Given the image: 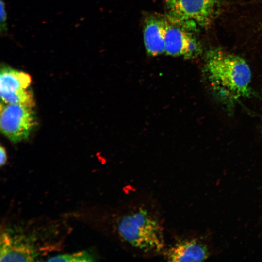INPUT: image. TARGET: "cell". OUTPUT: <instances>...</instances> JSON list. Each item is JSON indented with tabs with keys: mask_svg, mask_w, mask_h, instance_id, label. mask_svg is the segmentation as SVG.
Instances as JSON below:
<instances>
[{
	"mask_svg": "<svg viewBox=\"0 0 262 262\" xmlns=\"http://www.w3.org/2000/svg\"><path fill=\"white\" fill-rule=\"evenodd\" d=\"M113 220L116 239L132 253L144 257L162 254L165 246L163 219L152 200L131 199L117 208Z\"/></svg>",
	"mask_w": 262,
	"mask_h": 262,
	"instance_id": "cell-1",
	"label": "cell"
},
{
	"mask_svg": "<svg viewBox=\"0 0 262 262\" xmlns=\"http://www.w3.org/2000/svg\"><path fill=\"white\" fill-rule=\"evenodd\" d=\"M204 70L214 95L227 108L251 94V71L241 57L221 48L209 50Z\"/></svg>",
	"mask_w": 262,
	"mask_h": 262,
	"instance_id": "cell-2",
	"label": "cell"
},
{
	"mask_svg": "<svg viewBox=\"0 0 262 262\" xmlns=\"http://www.w3.org/2000/svg\"><path fill=\"white\" fill-rule=\"evenodd\" d=\"M224 0H166L170 20L189 30L210 26Z\"/></svg>",
	"mask_w": 262,
	"mask_h": 262,
	"instance_id": "cell-3",
	"label": "cell"
},
{
	"mask_svg": "<svg viewBox=\"0 0 262 262\" xmlns=\"http://www.w3.org/2000/svg\"><path fill=\"white\" fill-rule=\"evenodd\" d=\"M33 106L0 103L1 132L17 143L27 139L36 124Z\"/></svg>",
	"mask_w": 262,
	"mask_h": 262,
	"instance_id": "cell-4",
	"label": "cell"
},
{
	"mask_svg": "<svg viewBox=\"0 0 262 262\" xmlns=\"http://www.w3.org/2000/svg\"><path fill=\"white\" fill-rule=\"evenodd\" d=\"M31 77L27 73L9 67L0 69V93L3 104H22L34 106L31 89Z\"/></svg>",
	"mask_w": 262,
	"mask_h": 262,
	"instance_id": "cell-5",
	"label": "cell"
},
{
	"mask_svg": "<svg viewBox=\"0 0 262 262\" xmlns=\"http://www.w3.org/2000/svg\"><path fill=\"white\" fill-rule=\"evenodd\" d=\"M189 30L170 20L164 37V53L173 56L192 58L201 51L200 45Z\"/></svg>",
	"mask_w": 262,
	"mask_h": 262,
	"instance_id": "cell-6",
	"label": "cell"
},
{
	"mask_svg": "<svg viewBox=\"0 0 262 262\" xmlns=\"http://www.w3.org/2000/svg\"><path fill=\"white\" fill-rule=\"evenodd\" d=\"M162 254L167 261L200 262L209 257V251L201 238L181 235L165 246Z\"/></svg>",
	"mask_w": 262,
	"mask_h": 262,
	"instance_id": "cell-7",
	"label": "cell"
},
{
	"mask_svg": "<svg viewBox=\"0 0 262 262\" xmlns=\"http://www.w3.org/2000/svg\"><path fill=\"white\" fill-rule=\"evenodd\" d=\"M168 21L159 17H151L146 22L144 30V42L149 54L164 53V37Z\"/></svg>",
	"mask_w": 262,
	"mask_h": 262,
	"instance_id": "cell-8",
	"label": "cell"
},
{
	"mask_svg": "<svg viewBox=\"0 0 262 262\" xmlns=\"http://www.w3.org/2000/svg\"><path fill=\"white\" fill-rule=\"evenodd\" d=\"M94 260L87 252L83 251L71 254L55 256L45 260L46 262H92Z\"/></svg>",
	"mask_w": 262,
	"mask_h": 262,
	"instance_id": "cell-9",
	"label": "cell"
},
{
	"mask_svg": "<svg viewBox=\"0 0 262 262\" xmlns=\"http://www.w3.org/2000/svg\"><path fill=\"white\" fill-rule=\"evenodd\" d=\"M0 22L1 24V27L3 26V28H4V26H5L6 16V12H5L4 4L2 0H0Z\"/></svg>",
	"mask_w": 262,
	"mask_h": 262,
	"instance_id": "cell-10",
	"label": "cell"
},
{
	"mask_svg": "<svg viewBox=\"0 0 262 262\" xmlns=\"http://www.w3.org/2000/svg\"><path fill=\"white\" fill-rule=\"evenodd\" d=\"M7 161V154L5 148L0 145V166L4 165Z\"/></svg>",
	"mask_w": 262,
	"mask_h": 262,
	"instance_id": "cell-11",
	"label": "cell"
}]
</instances>
